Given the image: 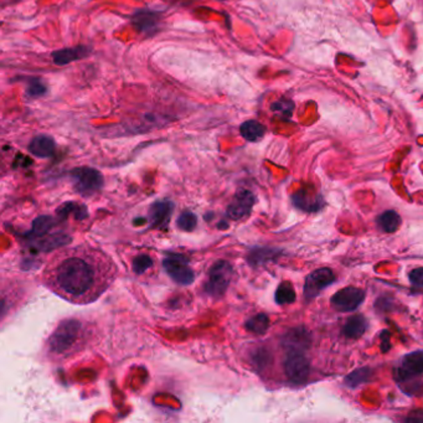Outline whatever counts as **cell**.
Returning a JSON list of instances; mask_svg holds the SVG:
<instances>
[{
  "instance_id": "obj_1",
  "label": "cell",
  "mask_w": 423,
  "mask_h": 423,
  "mask_svg": "<svg viewBox=\"0 0 423 423\" xmlns=\"http://www.w3.org/2000/svg\"><path fill=\"white\" fill-rule=\"evenodd\" d=\"M117 273V266L107 254L84 243L52 254L40 279L49 291L68 303L86 305L107 292Z\"/></svg>"
},
{
  "instance_id": "obj_2",
  "label": "cell",
  "mask_w": 423,
  "mask_h": 423,
  "mask_svg": "<svg viewBox=\"0 0 423 423\" xmlns=\"http://www.w3.org/2000/svg\"><path fill=\"white\" fill-rule=\"evenodd\" d=\"M92 330L89 323L68 318L57 324L46 340L45 351L52 361H65L82 353L90 344Z\"/></svg>"
},
{
  "instance_id": "obj_3",
  "label": "cell",
  "mask_w": 423,
  "mask_h": 423,
  "mask_svg": "<svg viewBox=\"0 0 423 423\" xmlns=\"http://www.w3.org/2000/svg\"><path fill=\"white\" fill-rule=\"evenodd\" d=\"M423 350H416L401 357L395 367V380L407 395H416L422 389Z\"/></svg>"
},
{
  "instance_id": "obj_4",
  "label": "cell",
  "mask_w": 423,
  "mask_h": 423,
  "mask_svg": "<svg viewBox=\"0 0 423 423\" xmlns=\"http://www.w3.org/2000/svg\"><path fill=\"white\" fill-rule=\"evenodd\" d=\"M232 276L233 270L227 261L220 260L215 262L214 265L210 267L209 278L208 282L205 283V292L215 298L222 297L230 287Z\"/></svg>"
},
{
  "instance_id": "obj_5",
  "label": "cell",
  "mask_w": 423,
  "mask_h": 423,
  "mask_svg": "<svg viewBox=\"0 0 423 423\" xmlns=\"http://www.w3.org/2000/svg\"><path fill=\"white\" fill-rule=\"evenodd\" d=\"M283 369L288 381L293 385H303L311 375V361L305 351H287Z\"/></svg>"
},
{
  "instance_id": "obj_6",
  "label": "cell",
  "mask_w": 423,
  "mask_h": 423,
  "mask_svg": "<svg viewBox=\"0 0 423 423\" xmlns=\"http://www.w3.org/2000/svg\"><path fill=\"white\" fill-rule=\"evenodd\" d=\"M71 179L74 181L76 192L82 197H92L101 190L105 184L103 175L98 170L89 167L76 168L71 171Z\"/></svg>"
},
{
  "instance_id": "obj_7",
  "label": "cell",
  "mask_w": 423,
  "mask_h": 423,
  "mask_svg": "<svg viewBox=\"0 0 423 423\" xmlns=\"http://www.w3.org/2000/svg\"><path fill=\"white\" fill-rule=\"evenodd\" d=\"M164 270L170 278L181 286H189L195 281V273L189 266L185 256L183 254H169L163 261Z\"/></svg>"
},
{
  "instance_id": "obj_8",
  "label": "cell",
  "mask_w": 423,
  "mask_h": 423,
  "mask_svg": "<svg viewBox=\"0 0 423 423\" xmlns=\"http://www.w3.org/2000/svg\"><path fill=\"white\" fill-rule=\"evenodd\" d=\"M367 298L365 291L357 287H345L334 294L330 303L338 312L350 313L360 307Z\"/></svg>"
},
{
  "instance_id": "obj_9",
  "label": "cell",
  "mask_w": 423,
  "mask_h": 423,
  "mask_svg": "<svg viewBox=\"0 0 423 423\" xmlns=\"http://www.w3.org/2000/svg\"><path fill=\"white\" fill-rule=\"evenodd\" d=\"M335 281H337V277L334 275V272L328 267L318 268L316 271L311 272L305 278V298L308 300L316 298L322 291L329 286H332Z\"/></svg>"
},
{
  "instance_id": "obj_10",
  "label": "cell",
  "mask_w": 423,
  "mask_h": 423,
  "mask_svg": "<svg viewBox=\"0 0 423 423\" xmlns=\"http://www.w3.org/2000/svg\"><path fill=\"white\" fill-rule=\"evenodd\" d=\"M292 203L297 209L302 210L308 214L318 213L325 206V200L322 194L316 190L314 187H302L300 190L292 195Z\"/></svg>"
},
{
  "instance_id": "obj_11",
  "label": "cell",
  "mask_w": 423,
  "mask_h": 423,
  "mask_svg": "<svg viewBox=\"0 0 423 423\" xmlns=\"http://www.w3.org/2000/svg\"><path fill=\"white\" fill-rule=\"evenodd\" d=\"M254 203H256V197L252 192L246 189H240L235 194L230 205L227 206L226 210L227 216L232 220H243L251 214Z\"/></svg>"
},
{
  "instance_id": "obj_12",
  "label": "cell",
  "mask_w": 423,
  "mask_h": 423,
  "mask_svg": "<svg viewBox=\"0 0 423 423\" xmlns=\"http://www.w3.org/2000/svg\"><path fill=\"white\" fill-rule=\"evenodd\" d=\"M312 334L305 327L289 329L283 335L282 346L286 351H307L311 348Z\"/></svg>"
},
{
  "instance_id": "obj_13",
  "label": "cell",
  "mask_w": 423,
  "mask_h": 423,
  "mask_svg": "<svg viewBox=\"0 0 423 423\" xmlns=\"http://www.w3.org/2000/svg\"><path fill=\"white\" fill-rule=\"evenodd\" d=\"M56 151V143L54 138L46 134H40L31 139L29 144V152L38 158H50Z\"/></svg>"
},
{
  "instance_id": "obj_14",
  "label": "cell",
  "mask_w": 423,
  "mask_h": 423,
  "mask_svg": "<svg viewBox=\"0 0 423 423\" xmlns=\"http://www.w3.org/2000/svg\"><path fill=\"white\" fill-rule=\"evenodd\" d=\"M90 47L85 45L76 46V47H70V49H63V50H57L55 52H52V60L56 65L63 66V65H68L70 63H74L81 59H85V57L90 55Z\"/></svg>"
},
{
  "instance_id": "obj_15",
  "label": "cell",
  "mask_w": 423,
  "mask_h": 423,
  "mask_svg": "<svg viewBox=\"0 0 423 423\" xmlns=\"http://www.w3.org/2000/svg\"><path fill=\"white\" fill-rule=\"evenodd\" d=\"M173 203L169 201H158L152 205L149 210V221L153 227H163L170 220V216L173 213Z\"/></svg>"
},
{
  "instance_id": "obj_16",
  "label": "cell",
  "mask_w": 423,
  "mask_h": 423,
  "mask_svg": "<svg viewBox=\"0 0 423 423\" xmlns=\"http://www.w3.org/2000/svg\"><path fill=\"white\" fill-rule=\"evenodd\" d=\"M367 328H369V322H367V318L357 314V316H350L345 323L341 333L345 338L356 340L367 333Z\"/></svg>"
},
{
  "instance_id": "obj_17",
  "label": "cell",
  "mask_w": 423,
  "mask_h": 423,
  "mask_svg": "<svg viewBox=\"0 0 423 423\" xmlns=\"http://www.w3.org/2000/svg\"><path fill=\"white\" fill-rule=\"evenodd\" d=\"M132 23L134 24L136 28L141 33L149 34L158 28L159 15L157 13L141 10L133 15Z\"/></svg>"
},
{
  "instance_id": "obj_18",
  "label": "cell",
  "mask_w": 423,
  "mask_h": 423,
  "mask_svg": "<svg viewBox=\"0 0 423 423\" xmlns=\"http://www.w3.org/2000/svg\"><path fill=\"white\" fill-rule=\"evenodd\" d=\"M376 222L381 231H384L385 233H394L400 229L402 219L394 210H387L378 216Z\"/></svg>"
},
{
  "instance_id": "obj_19",
  "label": "cell",
  "mask_w": 423,
  "mask_h": 423,
  "mask_svg": "<svg viewBox=\"0 0 423 423\" xmlns=\"http://www.w3.org/2000/svg\"><path fill=\"white\" fill-rule=\"evenodd\" d=\"M371 376H373V370L370 367H359L345 376L344 385L349 389H356L361 385L370 383Z\"/></svg>"
},
{
  "instance_id": "obj_20",
  "label": "cell",
  "mask_w": 423,
  "mask_h": 423,
  "mask_svg": "<svg viewBox=\"0 0 423 423\" xmlns=\"http://www.w3.org/2000/svg\"><path fill=\"white\" fill-rule=\"evenodd\" d=\"M240 133L247 141H259L265 136L266 127L259 121L251 119L243 122L240 127Z\"/></svg>"
},
{
  "instance_id": "obj_21",
  "label": "cell",
  "mask_w": 423,
  "mask_h": 423,
  "mask_svg": "<svg viewBox=\"0 0 423 423\" xmlns=\"http://www.w3.org/2000/svg\"><path fill=\"white\" fill-rule=\"evenodd\" d=\"M270 325H271L270 318L265 313H260V314L251 316L245 324V327L249 330V333H254L256 335H263V334L267 333V330L270 329Z\"/></svg>"
},
{
  "instance_id": "obj_22",
  "label": "cell",
  "mask_w": 423,
  "mask_h": 423,
  "mask_svg": "<svg viewBox=\"0 0 423 423\" xmlns=\"http://www.w3.org/2000/svg\"><path fill=\"white\" fill-rule=\"evenodd\" d=\"M295 299H297V294H295V289H294L292 283L282 282L278 286L276 295H275L277 305H291V303L295 302Z\"/></svg>"
},
{
  "instance_id": "obj_23",
  "label": "cell",
  "mask_w": 423,
  "mask_h": 423,
  "mask_svg": "<svg viewBox=\"0 0 423 423\" xmlns=\"http://www.w3.org/2000/svg\"><path fill=\"white\" fill-rule=\"evenodd\" d=\"M272 112L276 113L277 116L282 118H288L292 116L294 109V103L291 100H279L272 103Z\"/></svg>"
},
{
  "instance_id": "obj_24",
  "label": "cell",
  "mask_w": 423,
  "mask_h": 423,
  "mask_svg": "<svg viewBox=\"0 0 423 423\" xmlns=\"http://www.w3.org/2000/svg\"><path fill=\"white\" fill-rule=\"evenodd\" d=\"M176 224L183 231H192L198 225V217H197V215L192 214L190 211H184L179 216Z\"/></svg>"
},
{
  "instance_id": "obj_25",
  "label": "cell",
  "mask_w": 423,
  "mask_h": 423,
  "mask_svg": "<svg viewBox=\"0 0 423 423\" xmlns=\"http://www.w3.org/2000/svg\"><path fill=\"white\" fill-rule=\"evenodd\" d=\"M153 266V260L148 254H138L132 262V268L137 275H143Z\"/></svg>"
},
{
  "instance_id": "obj_26",
  "label": "cell",
  "mask_w": 423,
  "mask_h": 423,
  "mask_svg": "<svg viewBox=\"0 0 423 423\" xmlns=\"http://www.w3.org/2000/svg\"><path fill=\"white\" fill-rule=\"evenodd\" d=\"M47 92V87L45 84L39 79H33L29 81L28 87H26V95L30 98H38V97L44 96Z\"/></svg>"
},
{
  "instance_id": "obj_27",
  "label": "cell",
  "mask_w": 423,
  "mask_h": 423,
  "mask_svg": "<svg viewBox=\"0 0 423 423\" xmlns=\"http://www.w3.org/2000/svg\"><path fill=\"white\" fill-rule=\"evenodd\" d=\"M282 251L275 249H260L256 251V254H252L254 263H265L267 261H272L279 257Z\"/></svg>"
},
{
  "instance_id": "obj_28",
  "label": "cell",
  "mask_w": 423,
  "mask_h": 423,
  "mask_svg": "<svg viewBox=\"0 0 423 423\" xmlns=\"http://www.w3.org/2000/svg\"><path fill=\"white\" fill-rule=\"evenodd\" d=\"M254 357V365H256L259 370H263L271 362V353L268 350H266L265 348L256 350Z\"/></svg>"
},
{
  "instance_id": "obj_29",
  "label": "cell",
  "mask_w": 423,
  "mask_h": 423,
  "mask_svg": "<svg viewBox=\"0 0 423 423\" xmlns=\"http://www.w3.org/2000/svg\"><path fill=\"white\" fill-rule=\"evenodd\" d=\"M395 300L392 298H389V297H380V298L376 300V303H375V308H376V311L383 312H391L394 311V307H395Z\"/></svg>"
},
{
  "instance_id": "obj_30",
  "label": "cell",
  "mask_w": 423,
  "mask_h": 423,
  "mask_svg": "<svg viewBox=\"0 0 423 423\" xmlns=\"http://www.w3.org/2000/svg\"><path fill=\"white\" fill-rule=\"evenodd\" d=\"M408 279L413 287L422 288L423 287V267H418L415 268L410 272L408 275Z\"/></svg>"
},
{
  "instance_id": "obj_31",
  "label": "cell",
  "mask_w": 423,
  "mask_h": 423,
  "mask_svg": "<svg viewBox=\"0 0 423 423\" xmlns=\"http://www.w3.org/2000/svg\"><path fill=\"white\" fill-rule=\"evenodd\" d=\"M390 337H391V334L387 332V330H384L383 333H381V350H383V353H387L390 349H391V343H390Z\"/></svg>"
}]
</instances>
